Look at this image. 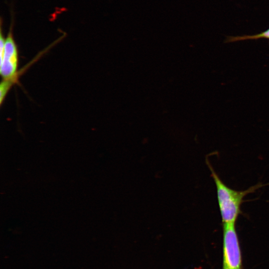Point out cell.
Wrapping results in <instances>:
<instances>
[{"mask_svg":"<svg viewBox=\"0 0 269 269\" xmlns=\"http://www.w3.org/2000/svg\"><path fill=\"white\" fill-rule=\"evenodd\" d=\"M260 38L269 39V28L263 32L254 35L228 36L226 40V42L229 43L246 40L258 39Z\"/></svg>","mask_w":269,"mask_h":269,"instance_id":"4","label":"cell"},{"mask_svg":"<svg viewBox=\"0 0 269 269\" xmlns=\"http://www.w3.org/2000/svg\"><path fill=\"white\" fill-rule=\"evenodd\" d=\"M207 163L216 186L217 199L222 223H236L241 212V206L244 197L247 194L254 192L266 184H258L243 191L234 190L223 182L209 162L207 161Z\"/></svg>","mask_w":269,"mask_h":269,"instance_id":"1","label":"cell"},{"mask_svg":"<svg viewBox=\"0 0 269 269\" xmlns=\"http://www.w3.org/2000/svg\"><path fill=\"white\" fill-rule=\"evenodd\" d=\"M0 57V73L2 80L15 79L18 72V53L10 30L5 39L3 52Z\"/></svg>","mask_w":269,"mask_h":269,"instance_id":"3","label":"cell"},{"mask_svg":"<svg viewBox=\"0 0 269 269\" xmlns=\"http://www.w3.org/2000/svg\"><path fill=\"white\" fill-rule=\"evenodd\" d=\"M235 224H223V269L241 268V254Z\"/></svg>","mask_w":269,"mask_h":269,"instance_id":"2","label":"cell"}]
</instances>
